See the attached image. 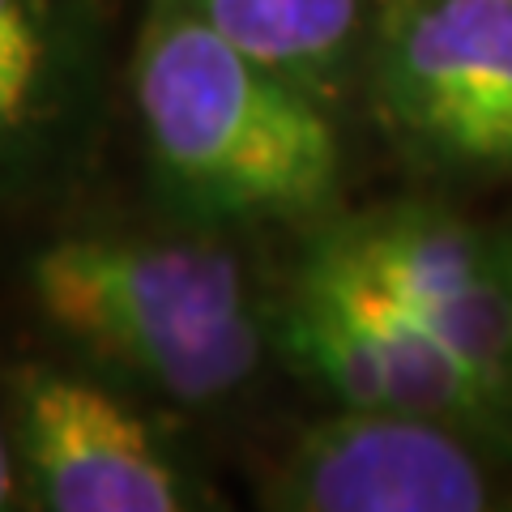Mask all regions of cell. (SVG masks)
<instances>
[{"instance_id":"6","label":"cell","mask_w":512,"mask_h":512,"mask_svg":"<svg viewBox=\"0 0 512 512\" xmlns=\"http://www.w3.org/2000/svg\"><path fill=\"white\" fill-rule=\"evenodd\" d=\"M239 52L329 103L363 35V0H188Z\"/></svg>"},{"instance_id":"9","label":"cell","mask_w":512,"mask_h":512,"mask_svg":"<svg viewBox=\"0 0 512 512\" xmlns=\"http://www.w3.org/2000/svg\"><path fill=\"white\" fill-rule=\"evenodd\" d=\"M18 504V448H13V431L0 419V512Z\"/></svg>"},{"instance_id":"1","label":"cell","mask_w":512,"mask_h":512,"mask_svg":"<svg viewBox=\"0 0 512 512\" xmlns=\"http://www.w3.org/2000/svg\"><path fill=\"white\" fill-rule=\"evenodd\" d=\"M133 103L175 201L205 218H291L338 188L325 99L227 43L188 0H146Z\"/></svg>"},{"instance_id":"3","label":"cell","mask_w":512,"mask_h":512,"mask_svg":"<svg viewBox=\"0 0 512 512\" xmlns=\"http://www.w3.org/2000/svg\"><path fill=\"white\" fill-rule=\"evenodd\" d=\"M372 86L419 163L512 171V0H380Z\"/></svg>"},{"instance_id":"7","label":"cell","mask_w":512,"mask_h":512,"mask_svg":"<svg viewBox=\"0 0 512 512\" xmlns=\"http://www.w3.org/2000/svg\"><path fill=\"white\" fill-rule=\"evenodd\" d=\"M73 90V47L52 0H0V180L56 133Z\"/></svg>"},{"instance_id":"5","label":"cell","mask_w":512,"mask_h":512,"mask_svg":"<svg viewBox=\"0 0 512 512\" xmlns=\"http://www.w3.org/2000/svg\"><path fill=\"white\" fill-rule=\"evenodd\" d=\"M9 431L39 508L52 512H184L197 487L150 419L103 384L22 367L9 372Z\"/></svg>"},{"instance_id":"4","label":"cell","mask_w":512,"mask_h":512,"mask_svg":"<svg viewBox=\"0 0 512 512\" xmlns=\"http://www.w3.org/2000/svg\"><path fill=\"white\" fill-rule=\"evenodd\" d=\"M512 453L402 410H346L278 457L261 500L286 512H487L512 504Z\"/></svg>"},{"instance_id":"2","label":"cell","mask_w":512,"mask_h":512,"mask_svg":"<svg viewBox=\"0 0 512 512\" xmlns=\"http://www.w3.org/2000/svg\"><path fill=\"white\" fill-rule=\"evenodd\" d=\"M30 291L56 333L188 406L235 393L265 350L239 261L201 239H56Z\"/></svg>"},{"instance_id":"8","label":"cell","mask_w":512,"mask_h":512,"mask_svg":"<svg viewBox=\"0 0 512 512\" xmlns=\"http://www.w3.org/2000/svg\"><path fill=\"white\" fill-rule=\"evenodd\" d=\"M419 312V308H414ZM440 338L512 402V231L495 227L487 256L423 312Z\"/></svg>"}]
</instances>
